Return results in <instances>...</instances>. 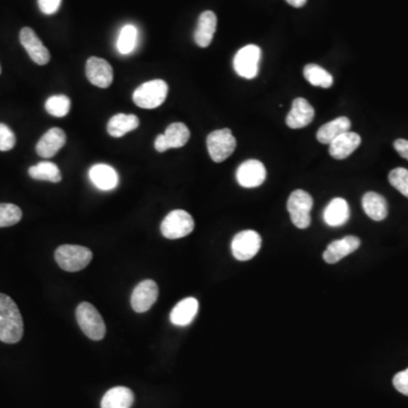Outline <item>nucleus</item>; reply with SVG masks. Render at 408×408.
<instances>
[{"label": "nucleus", "instance_id": "nucleus-23", "mask_svg": "<svg viewBox=\"0 0 408 408\" xmlns=\"http://www.w3.org/2000/svg\"><path fill=\"white\" fill-rule=\"evenodd\" d=\"M350 126L352 123L347 117H338L320 127L319 131L316 132V140L322 144H330L335 138L348 132Z\"/></svg>", "mask_w": 408, "mask_h": 408}, {"label": "nucleus", "instance_id": "nucleus-25", "mask_svg": "<svg viewBox=\"0 0 408 408\" xmlns=\"http://www.w3.org/2000/svg\"><path fill=\"white\" fill-rule=\"evenodd\" d=\"M140 125L138 116L126 115V114H117L112 116L107 125L109 136L112 138H122L127 133L136 131Z\"/></svg>", "mask_w": 408, "mask_h": 408}, {"label": "nucleus", "instance_id": "nucleus-26", "mask_svg": "<svg viewBox=\"0 0 408 408\" xmlns=\"http://www.w3.org/2000/svg\"><path fill=\"white\" fill-rule=\"evenodd\" d=\"M164 136L169 149L183 148L191 138V132L183 123H174L166 129Z\"/></svg>", "mask_w": 408, "mask_h": 408}, {"label": "nucleus", "instance_id": "nucleus-34", "mask_svg": "<svg viewBox=\"0 0 408 408\" xmlns=\"http://www.w3.org/2000/svg\"><path fill=\"white\" fill-rule=\"evenodd\" d=\"M394 385L403 395L408 396V369L398 372L394 377Z\"/></svg>", "mask_w": 408, "mask_h": 408}, {"label": "nucleus", "instance_id": "nucleus-27", "mask_svg": "<svg viewBox=\"0 0 408 408\" xmlns=\"http://www.w3.org/2000/svg\"><path fill=\"white\" fill-rule=\"evenodd\" d=\"M304 76L306 81L312 86H320L323 89H329L333 84V75L316 64H307L304 67Z\"/></svg>", "mask_w": 408, "mask_h": 408}, {"label": "nucleus", "instance_id": "nucleus-1", "mask_svg": "<svg viewBox=\"0 0 408 408\" xmlns=\"http://www.w3.org/2000/svg\"><path fill=\"white\" fill-rule=\"evenodd\" d=\"M23 333V318L16 303L10 296L0 294V342L16 344Z\"/></svg>", "mask_w": 408, "mask_h": 408}, {"label": "nucleus", "instance_id": "nucleus-14", "mask_svg": "<svg viewBox=\"0 0 408 408\" xmlns=\"http://www.w3.org/2000/svg\"><path fill=\"white\" fill-rule=\"evenodd\" d=\"M359 246H361V240L352 235L333 240V243H330L327 250L323 252V260L326 261L327 264H337L344 257L355 252Z\"/></svg>", "mask_w": 408, "mask_h": 408}, {"label": "nucleus", "instance_id": "nucleus-6", "mask_svg": "<svg viewBox=\"0 0 408 408\" xmlns=\"http://www.w3.org/2000/svg\"><path fill=\"white\" fill-rule=\"evenodd\" d=\"M238 142L231 129H217L207 138V148L211 159L217 164L225 162L234 153Z\"/></svg>", "mask_w": 408, "mask_h": 408}, {"label": "nucleus", "instance_id": "nucleus-3", "mask_svg": "<svg viewBox=\"0 0 408 408\" xmlns=\"http://www.w3.org/2000/svg\"><path fill=\"white\" fill-rule=\"evenodd\" d=\"M168 84L164 79H152L138 86L133 93V101L143 109H155L166 101Z\"/></svg>", "mask_w": 408, "mask_h": 408}, {"label": "nucleus", "instance_id": "nucleus-12", "mask_svg": "<svg viewBox=\"0 0 408 408\" xmlns=\"http://www.w3.org/2000/svg\"><path fill=\"white\" fill-rule=\"evenodd\" d=\"M86 77L93 86L107 89L114 81V71L107 60L99 57H91L86 62Z\"/></svg>", "mask_w": 408, "mask_h": 408}, {"label": "nucleus", "instance_id": "nucleus-22", "mask_svg": "<svg viewBox=\"0 0 408 408\" xmlns=\"http://www.w3.org/2000/svg\"><path fill=\"white\" fill-rule=\"evenodd\" d=\"M363 210L374 221L385 220L388 216V203L385 199L375 192H368L362 199Z\"/></svg>", "mask_w": 408, "mask_h": 408}, {"label": "nucleus", "instance_id": "nucleus-15", "mask_svg": "<svg viewBox=\"0 0 408 408\" xmlns=\"http://www.w3.org/2000/svg\"><path fill=\"white\" fill-rule=\"evenodd\" d=\"M66 143V134L60 127H53L43 134L36 144V153L44 159L53 158Z\"/></svg>", "mask_w": 408, "mask_h": 408}, {"label": "nucleus", "instance_id": "nucleus-7", "mask_svg": "<svg viewBox=\"0 0 408 408\" xmlns=\"http://www.w3.org/2000/svg\"><path fill=\"white\" fill-rule=\"evenodd\" d=\"M194 220L191 214L185 210H174L167 214L162 222V234L168 240L186 238L194 231Z\"/></svg>", "mask_w": 408, "mask_h": 408}, {"label": "nucleus", "instance_id": "nucleus-9", "mask_svg": "<svg viewBox=\"0 0 408 408\" xmlns=\"http://www.w3.org/2000/svg\"><path fill=\"white\" fill-rule=\"evenodd\" d=\"M262 240L255 231H243L235 235L231 242V253L238 261L253 259L260 251Z\"/></svg>", "mask_w": 408, "mask_h": 408}, {"label": "nucleus", "instance_id": "nucleus-19", "mask_svg": "<svg viewBox=\"0 0 408 408\" xmlns=\"http://www.w3.org/2000/svg\"><path fill=\"white\" fill-rule=\"evenodd\" d=\"M216 30H217L216 14L211 10H205L199 17L198 25L194 32L195 43L201 48L210 46Z\"/></svg>", "mask_w": 408, "mask_h": 408}, {"label": "nucleus", "instance_id": "nucleus-37", "mask_svg": "<svg viewBox=\"0 0 408 408\" xmlns=\"http://www.w3.org/2000/svg\"><path fill=\"white\" fill-rule=\"evenodd\" d=\"M155 149L158 152H166L169 150L168 145L166 143L165 136L164 134L157 136L155 141Z\"/></svg>", "mask_w": 408, "mask_h": 408}, {"label": "nucleus", "instance_id": "nucleus-13", "mask_svg": "<svg viewBox=\"0 0 408 408\" xmlns=\"http://www.w3.org/2000/svg\"><path fill=\"white\" fill-rule=\"evenodd\" d=\"M20 41L34 63L40 66L49 63V50L47 49L42 41L39 39V36H36V32L31 27H23L21 30Z\"/></svg>", "mask_w": 408, "mask_h": 408}, {"label": "nucleus", "instance_id": "nucleus-24", "mask_svg": "<svg viewBox=\"0 0 408 408\" xmlns=\"http://www.w3.org/2000/svg\"><path fill=\"white\" fill-rule=\"evenodd\" d=\"M134 394L126 387H115L105 392L101 400V408H131Z\"/></svg>", "mask_w": 408, "mask_h": 408}, {"label": "nucleus", "instance_id": "nucleus-16", "mask_svg": "<svg viewBox=\"0 0 408 408\" xmlns=\"http://www.w3.org/2000/svg\"><path fill=\"white\" fill-rule=\"evenodd\" d=\"M314 108L304 98H296L286 117V124L290 129H304L314 118Z\"/></svg>", "mask_w": 408, "mask_h": 408}, {"label": "nucleus", "instance_id": "nucleus-33", "mask_svg": "<svg viewBox=\"0 0 408 408\" xmlns=\"http://www.w3.org/2000/svg\"><path fill=\"white\" fill-rule=\"evenodd\" d=\"M15 144H16V136L13 131L5 124H0V151H10Z\"/></svg>", "mask_w": 408, "mask_h": 408}, {"label": "nucleus", "instance_id": "nucleus-4", "mask_svg": "<svg viewBox=\"0 0 408 408\" xmlns=\"http://www.w3.org/2000/svg\"><path fill=\"white\" fill-rule=\"evenodd\" d=\"M76 320L79 328L90 340H103L105 336V321L102 319L99 311L88 302H83L76 309Z\"/></svg>", "mask_w": 408, "mask_h": 408}, {"label": "nucleus", "instance_id": "nucleus-20", "mask_svg": "<svg viewBox=\"0 0 408 408\" xmlns=\"http://www.w3.org/2000/svg\"><path fill=\"white\" fill-rule=\"evenodd\" d=\"M350 210L345 199L335 198L323 211V220L330 227H340L349 220Z\"/></svg>", "mask_w": 408, "mask_h": 408}, {"label": "nucleus", "instance_id": "nucleus-28", "mask_svg": "<svg viewBox=\"0 0 408 408\" xmlns=\"http://www.w3.org/2000/svg\"><path fill=\"white\" fill-rule=\"evenodd\" d=\"M29 175L36 181H47L51 183H60L62 181V174L57 165L53 162H42L38 165L32 166L29 169Z\"/></svg>", "mask_w": 408, "mask_h": 408}, {"label": "nucleus", "instance_id": "nucleus-5", "mask_svg": "<svg viewBox=\"0 0 408 408\" xmlns=\"http://www.w3.org/2000/svg\"><path fill=\"white\" fill-rule=\"evenodd\" d=\"M313 207V199L303 190L294 191L287 201V210L295 227L306 229L311 225V210Z\"/></svg>", "mask_w": 408, "mask_h": 408}, {"label": "nucleus", "instance_id": "nucleus-35", "mask_svg": "<svg viewBox=\"0 0 408 408\" xmlns=\"http://www.w3.org/2000/svg\"><path fill=\"white\" fill-rule=\"evenodd\" d=\"M39 8L46 15H53L57 13L62 5V0H38Z\"/></svg>", "mask_w": 408, "mask_h": 408}, {"label": "nucleus", "instance_id": "nucleus-21", "mask_svg": "<svg viewBox=\"0 0 408 408\" xmlns=\"http://www.w3.org/2000/svg\"><path fill=\"white\" fill-rule=\"evenodd\" d=\"M199 312V302L194 297H188L178 302L170 313V321L174 326L186 327L193 322Z\"/></svg>", "mask_w": 408, "mask_h": 408}, {"label": "nucleus", "instance_id": "nucleus-11", "mask_svg": "<svg viewBox=\"0 0 408 408\" xmlns=\"http://www.w3.org/2000/svg\"><path fill=\"white\" fill-rule=\"evenodd\" d=\"M158 295V285L153 280H143L133 290L131 297L132 309L138 313L146 312L157 302Z\"/></svg>", "mask_w": 408, "mask_h": 408}, {"label": "nucleus", "instance_id": "nucleus-2", "mask_svg": "<svg viewBox=\"0 0 408 408\" xmlns=\"http://www.w3.org/2000/svg\"><path fill=\"white\" fill-rule=\"evenodd\" d=\"M55 259L63 270L77 272L89 266L92 261V252L88 247L65 244L57 248Z\"/></svg>", "mask_w": 408, "mask_h": 408}, {"label": "nucleus", "instance_id": "nucleus-17", "mask_svg": "<svg viewBox=\"0 0 408 408\" xmlns=\"http://www.w3.org/2000/svg\"><path fill=\"white\" fill-rule=\"evenodd\" d=\"M90 181L101 191H112L119 184L118 173L105 164L93 165L89 170Z\"/></svg>", "mask_w": 408, "mask_h": 408}, {"label": "nucleus", "instance_id": "nucleus-18", "mask_svg": "<svg viewBox=\"0 0 408 408\" xmlns=\"http://www.w3.org/2000/svg\"><path fill=\"white\" fill-rule=\"evenodd\" d=\"M362 138L354 132H346L335 138L329 144V153L336 160L348 158L356 149L359 148Z\"/></svg>", "mask_w": 408, "mask_h": 408}, {"label": "nucleus", "instance_id": "nucleus-32", "mask_svg": "<svg viewBox=\"0 0 408 408\" xmlns=\"http://www.w3.org/2000/svg\"><path fill=\"white\" fill-rule=\"evenodd\" d=\"M389 183L408 199V170L406 168L394 169L389 173Z\"/></svg>", "mask_w": 408, "mask_h": 408}, {"label": "nucleus", "instance_id": "nucleus-31", "mask_svg": "<svg viewBox=\"0 0 408 408\" xmlns=\"http://www.w3.org/2000/svg\"><path fill=\"white\" fill-rule=\"evenodd\" d=\"M22 219V210L15 204L0 203V227H10Z\"/></svg>", "mask_w": 408, "mask_h": 408}, {"label": "nucleus", "instance_id": "nucleus-39", "mask_svg": "<svg viewBox=\"0 0 408 408\" xmlns=\"http://www.w3.org/2000/svg\"><path fill=\"white\" fill-rule=\"evenodd\" d=\"M0 74H1V67H0Z\"/></svg>", "mask_w": 408, "mask_h": 408}, {"label": "nucleus", "instance_id": "nucleus-38", "mask_svg": "<svg viewBox=\"0 0 408 408\" xmlns=\"http://www.w3.org/2000/svg\"><path fill=\"white\" fill-rule=\"evenodd\" d=\"M287 3H290V6L295 7V8H301L305 5L307 0H286Z\"/></svg>", "mask_w": 408, "mask_h": 408}, {"label": "nucleus", "instance_id": "nucleus-30", "mask_svg": "<svg viewBox=\"0 0 408 408\" xmlns=\"http://www.w3.org/2000/svg\"><path fill=\"white\" fill-rule=\"evenodd\" d=\"M44 108L49 115L57 117V118H62V117L68 115L69 110H71V100L68 97L64 96V94L50 97L44 103Z\"/></svg>", "mask_w": 408, "mask_h": 408}, {"label": "nucleus", "instance_id": "nucleus-8", "mask_svg": "<svg viewBox=\"0 0 408 408\" xmlns=\"http://www.w3.org/2000/svg\"><path fill=\"white\" fill-rule=\"evenodd\" d=\"M261 51L260 47L255 44H247L242 49L238 50L234 57V69L238 75L243 79H252L257 77L259 74V65H260Z\"/></svg>", "mask_w": 408, "mask_h": 408}, {"label": "nucleus", "instance_id": "nucleus-29", "mask_svg": "<svg viewBox=\"0 0 408 408\" xmlns=\"http://www.w3.org/2000/svg\"><path fill=\"white\" fill-rule=\"evenodd\" d=\"M138 27L132 24H127L123 27L119 32L118 40H117V50L120 55H129L136 49L138 46Z\"/></svg>", "mask_w": 408, "mask_h": 408}, {"label": "nucleus", "instance_id": "nucleus-10", "mask_svg": "<svg viewBox=\"0 0 408 408\" xmlns=\"http://www.w3.org/2000/svg\"><path fill=\"white\" fill-rule=\"evenodd\" d=\"M267 177V170L262 162L259 160H246L240 164L236 171V179L242 188H259L264 184Z\"/></svg>", "mask_w": 408, "mask_h": 408}, {"label": "nucleus", "instance_id": "nucleus-36", "mask_svg": "<svg viewBox=\"0 0 408 408\" xmlns=\"http://www.w3.org/2000/svg\"><path fill=\"white\" fill-rule=\"evenodd\" d=\"M394 148L396 151L398 152V155L403 158L408 160V140L405 138H398L394 142Z\"/></svg>", "mask_w": 408, "mask_h": 408}]
</instances>
